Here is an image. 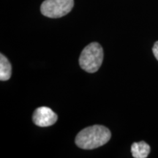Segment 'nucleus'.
Instances as JSON below:
<instances>
[{
  "label": "nucleus",
  "mask_w": 158,
  "mask_h": 158,
  "mask_svg": "<svg viewBox=\"0 0 158 158\" xmlns=\"http://www.w3.org/2000/svg\"><path fill=\"white\" fill-rule=\"evenodd\" d=\"M73 6V0H45L41 5L40 10L45 16L58 19L70 13Z\"/></svg>",
  "instance_id": "nucleus-3"
},
{
  "label": "nucleus",
  "mask_w": 158,
  "mask_h": 158,
  "mask_svg": "<svg viewBox=\"0 0 158 158\" xmlns=\"http://www.w3.org/2000/svg\"><path fill=\"white\" fill-rule=\"evenodd\" d=\"M57 115L50 108L43 106L35 110L32 116L34 123L39 127H49L56 123Z\"/></svg>",
  "instance_id": "nucleus-4"
},
{
  "label": "nucleus",
  "mask_w": 158,
  "mask_h": 158,
  "mask_svg": "<svg viewBox=\"0 0 158 158\" xmlns=\"http://www.w3.org/2000/svg\"><path fill=\"white\" fill-rule=\"evenodd\" d=\"M103 60V50L98 43H92L85 47L79 58V64L83 70L93 73L101 66Z\"/></svg>",
  "instance_id": "nucleus-2"
},
{
  "label": "nucleus",
  "mask_w": 158,
  "mask_h": 158,
  "mask_svg": "<svg viewBox=\"0 0 158 158\" xmlns=\"http://www.w3.org/2000/svg\"><path fill=\"white\" fill-rule=\"evenodd\" d=\"M131 152L135 158H146L150 152V147L144 141L133 143L131 146Z\"/></svg>",
  "instance_id": "nucleus-5"
},
{
  "label": "nucleus",
  "mask_w": 158,
  "mask_h": 158,
  "mask_svg": "<svg viewBox=\"0 0 158 158\" xmlns=\"http://www.w3.org/2000/svg\"><path fill=\"white\" fill-rule=\"evenodd\" d=\"M152 51H153V54H154V55H155V58L158 60V41L157 42H156L155 43V45H154Z\"/></svg>",
  "instance_id": "nucleus-7"
},
{
  "label": "nucleus",
  "mask_w": 158,
  "mask_h": 158,
  "mask_svg": "<svg viewBox=\"0 0 158 158\" xmlns=\"http://www.w3.org/2000/svg\"><path fill=\"white\" fill-rule=\"evenodd\" d=\"M12 66L9 60L3 54L0 55V80L7 81L10 78Z\"/></svg>",
  "instance_id": "nucleus-6"
},
{
  "label": "nucleus",
  "mask_w": 158,
  "mask_h": 158,
  "mask_svg": "<svg viewBox=\"0 0 158 158\" xmlns=\"http://www.w3.org/2000/svg\"><path fill=\"white\" fill-rule=\"evenodd\" d=\"M111 133L107 127L93 125L79 132L76 138V143L83 149H94L108 143Z\"/></svg>",
  "instance_id": "nucleus-1"
}]
</instances>
